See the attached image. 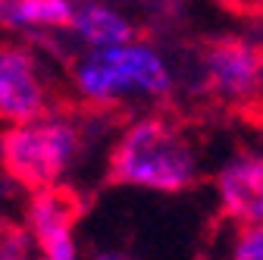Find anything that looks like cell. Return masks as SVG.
Segmentation results:
<instances>
[{
	"mask_svg": "<svg viewBox=\"0 0 263 260\" xmlns=\"http://www.w3.org/2000/svg\"><path fill=\"white\" fill-rule=\"evenodd\" d=\"M76 216L79 207L66 188L53 185L38 188L31 194L25 207V232L41 260H82L76 238Z\"/></svg>",
	"mask_w": 263,
	"mask_h": 260,
	"instance_id": "277c9868",
	"label": "cell"
},
{
	"mask_svg": "<svg viewBox=\"0 0 263 260\" xmlns=\"http://www.w3.org/2000/svg\"><path fill=\"white\" fill-rule=\"evenodd\" d=\"M85 147L82 125L66 113H44L31 122L10 125L0 135V160L7 173L31 188H53L76 166Z\"/></svg>",
	"mask_w": 263,
	"mask_h": 260,
	"instance_id": "3957f363",
	"label": "cell"
},
{
	"mask_svg": "<svg viewBox=\"0 0 263 260\" xmlns=\"http://www.w3.org/2000/svg\"><path fill=\"white\" fill-rule=\"evenodd\" d=\"M201 72L222 101H251L260 91L263 53L241 38H219L201 53Z\"/></svg>",
	"mask_w": 263,
	"mask_h": 260,
	"instance_id": "8992f818",
	"label": "cell"
},
{
	"mask_svg": "<svg viewBox=\"0 0 263 260\" xmlns=\"http://www.w3.org/2000/svg\"><path fill=\"white\" fill-rule=\"evenodd\" d=\"M107 173L128 188L179 194L201 176V154L182 125L166 116H141L113 144Z\"/></svg>",
	"mask_w": 263,
	"mask_h": 260,
	"instance_id": "6da1fadb",
	"label": "cell"
},
{
	"mask_svg": "<svg viewBox=\"0 0 263 260\" xmlns=\"http://www.w3.org/2000/svg\"><path fill=\"white\" fill-rule=\"evenodd\" d=\"M72 13V0H0V25L31 35H63Z\"/></svg>",
	"mask_w": 263,
	"mask_h": 260,
	"instance_id": "9c48e42d",
	"label": "cell"
},
{
	"mask_svg": "<svg viewBox=\"0 0 263 260\" xmlns=\"http://www.w3.org/2000/svg\"><path fill=\"white\" fill-rule=\"evenodd\" d=\"M72 85L82 101L116 107L125 101H163L173 94L176 72L170 60L147 41L82 50L72 63Z\"/></svg>",
	"mask_w": 263,
	"mask_h": 260,
	"instance_id": "7a4b0ae2",
	"label": "cell"
},
{
	"mask_svg": "<svg viewBox=\"0 0 263 260\" xmlns=\"http://www.w3.org/2000/svg\"><path fill=\"white\" fill-rule=\"evenodd\" d=\"M50 113V91L38 57L19 44H0V122H31Z\"/></svg>",
	"mask_w": 263,
	"mask_h": 260,
	"instance_id": "5b68a950",
	"label": "cell"
},
{
	"mask_svg": "<svg viewBox=\"0 0 263 260\" xmlns=\"http://www.w3.org/2000/svg\"><path fill=\"white\" fill-rule=\"evenodd\" d=\"M260 88H263V76H260Z\"/></svg>",
	"mask_w": 263,
	"mask_h": 260,
	"instance_id": "4fadbf2b",
	"label": "cell"
},
{
	"mask_svg": "<svg viewBox=\"0 0 263 260\" xmlns=\"http://www.w3.org/2000/svg\"><path fill=\"white\" fill-rule=\"evenodd\" d=\"M0 260H35V245L25 229H16V226L0 229Z\"/></svg>",
	"mask_w": 263,
	"mask_h": 260,
	"instance_id": "8fae6325",
	"label": "cell"
},
{
	"mask_svg": "<svg viewBox=\"0 0 263 260\" xmlns=\"http://www.w3.org/2000/svg\"><path fill=\"white\" fill-rule=\"evenodd\" d=\"M91 260H135L132 254H122V251H101V254H94Z\"/></svg>",
	"mask_w": 263,
	"mask_h": 260,
	"instance_id": "7c38bea8",
	"label": "cell"
},
{
	"mask_svg": "<svg viewBox=\"0 0 263 260\" xmlns=\"http://www.w3.org/2000/svg\"><path fill=\"white\" fill-rule=\"evenodd\" d=\"M216 201L229 222H263V154L241 151L216 173Z\"/></svg>",
	"mask_w": 263,
	"mask_h": 260,
	"instance_id": "52a82bcc",
	"label": "cell"
},
{
	"mask_svg": "<svg viewBox=\"0 0 263 260\" xmlns=\"http://www.w3.org/2000/svg\"><path fill=\"white\" fill-rule=\"evenodd\" d=\"M229 260H263V222L238 226L229 242Z\"/></svg>",
	"mask_w": 263,
	"mask_h": 260,
	"instance_id": "30bf717a",
	"label": "cell"
},
{
	"mask_svg": "<svg viewBox=\"0 0 263 260\" xmlns=\"http://www.w3.org/2000/svg\"><path fill=\"white\" fill-rule=\"evenodd\" d=\"M72 4H76V13L66 35H72V41L82 44L85 50L135 41V25L119 10L101 4V0H72Z\"/></svg>",
	"mask_w": 263,
	"mask_h": 260,
	"instance_id": "ba28073f",
	"label": "cell"
}]
</instances>
